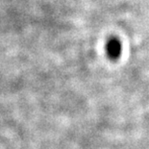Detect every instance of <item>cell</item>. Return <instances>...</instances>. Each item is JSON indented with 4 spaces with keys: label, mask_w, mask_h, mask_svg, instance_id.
Instances as JSON below:
<instances>
[{
    "label": "cell",
    "mask_w": 149,
    "mask_h": 149,
    "mask_svg": "<svg viewBox=\"0 0 149 149\" xmlns=\"http://www.w3.org/2000/svg\"><path fill=\"white\" fill-rule=\"evenodd\" d=\"M106 52L111 60H117L122 53L121 42L116 38H112L107 42Z\"/></svg>",
    "instance_id": "cell-1"
}]
</instances>
